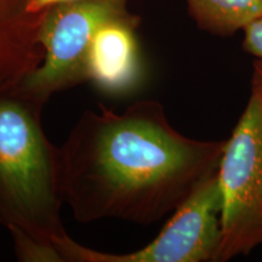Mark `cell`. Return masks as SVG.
I'll use <instances>...</instances> for the list:
<instances>
[{
	"instance_id": "obj_1",
	"label": "cell",
	"mask_w": 262,
	"mask_h": 262,
	"mask_svg": "<svg viewBox=\"0 0 262 262\" xmlns=\"http://www.w3.org/2000/svg\"><path fill=\"white\" fill-rule=\"evenodd\" d=\"M225 147L180 134L158 101H137L122 113L98 104L60 147L64 204L83 224H155L217 170Z\"/></svg>"
},
{
	"instance_id": "obj_2",
	"label": "cell",
	"mask_w": 262,
	"mask_h": 262,
	"mask_svg": "<svg viewBox=\"0 0 262 262\" xmlns=\"http://www.w3.org/2000/svg\"><path fill=\"white\" fill-rule=\"evenodd\" d=\"M48 100L21 83L0 89V225L54 243L61 221V148L42 129Z\"/></svg>"
},
{
	"instance_id": "obj_3",
	"label": "cell",
	"mask_w": 262,
	"mask_h": 262,
	"mask_svg": "<svg viewBox=\"0 0 262 262\" xmlns=\"http://www.w3.org/2000/svg\"><path fill=\"white\" fill-rule=\"evenodd\" d=\"M221 243L216 260L248 255L262 244V72L254 64L247 108L222 153Z\"/></svg>"
},
{
	"instance_id": "obj_4",
	"label": "cell",
	"mask_w": 262,
	"mask_h": 262,
	"mask_svg": "<svg viewBox=\"0 0 262 262\" xmlns=\"http://www.w3.org/2000/svg\"><path fill=\"white\" fill-rule=\"evenodd\" d=\"M221 189L217 170L196 186L172 212L148 245L125 254L84 247L68 233L54 244L64 262H206L215 261L221 243Z\"/></svg>"
},
{
	"instance_id": "obj_5",
	"label": "cell",
	"mask_w": 262,
	"mask_h": 262,
	"mask_svg": "<svg viewBox=\"0 0 262 262\" xmlns=\"http://www.w3.org/2000/svg\"><path fill=\"white\" fill-rule=\"evenodd\" d=\"M127 0H74L41 14L37 41L41 63L21 84L49 101L52 95L88 81L86 57L96 32L130 16Z\"/></svg>"
},
{
	"instance_id": "obj_6",
	"label": "cell",
	"mask_w": 262,
	"mask_h": 262,
	"mask_svg": "<svg viewBox=\"0 0 262 262\" xmlns=\"http://www.w3.org/2000/svg\"><path fill=\"white\" fill-rule=\"evenodd\" d=\"M134 16L103 25L95 34L86 57L88 81L103 94L125 96L142 84L143 63Z\"/></svg>"
},
{
	"instance_id": "obj_7",
	"label": "cell",
	"mask_w": 262,
	"mask_h": 262,
	"mask_svg": "<svg viewBox=\"0 0 262 262\" xmlns=\"http://www.w3.org/2000/svg\"><path fill=\"white\" fill-rule=\"evenodd\" d=\"M27 3L0 0V89L21 83L42 61L37 41L41 14H29Z\"/></svg>"
},
{
	"instance_id": "obj_8",
	"label": "cell",
	"mask_w": 262,
	"mask_h": 262,
	"mask_svg": "<svg viewBox=\"0 0 262 262\" xmlns=\"http://www.w3.org/2000/svg\"><path fill=\"white\" fill-rule=\"evenodd\" d=\"M189 14L201 28L232 35L262 15V0H186Z\"/></svg>"
},
{
	"instance_id": "obj_9",
	"label": "cell",
	"mask_w": 262,
	"mask_h": 262,
	"mask_svg": "<svg viewBox=\"0 0 262 262\" xmlns=\"http://www.w3.org/2000/svg\"><path fill=\"white\" fill-rule=\"evenodd\" d=\"M16 258L22 262H64L54 243L32 237L26 232L9 231Z\"/></svg>"
},
{
	"instance_id": "obj_10",
	"label": "cell",
	"mask_w": 262,
	"mask_h": 262,
	"mask_svg": "<svg viewBox=\"0 0 262 262\" xmlns=\"http://www.w3.org/2000/svg\"><path fill=\"white\" fill-rule=\"evenodd\" d=\"M243 49L262 61V15L245 26Z\"/></svg>"
},
{
	"instance_id": "obj_11",
	"label": "cell",
	"mask_w": 262,
	"mask_h": 262,
	"mask_svg": "<svg viewBox=\"0 0 262 262\" xmlns=\"http://www.w3.org/2000/svg\"><path fill=\"white\" fill-rule=\"evenodd\" d=\"M74 2V0H28L27 11L32 15H40L48 9L64 3Z\"/></svg>"
},
{
	"instance_id": "obj_12",
	"label": "cell",
	"mask_w": 262,
	"mask_h": 262,
	"mask_svg": "<svg viewBox=\"0 0 262 262\" xmlns=\"http://www.w3.org/2000/svg\"><path fill=\"white\" fill-rule=\"evenodd\" d=\"M254 64H256L257 67L260 68V70H261V72H262V61H261V60H260V61H257V62H255Z\"/></svg>"
}]
</instances>
